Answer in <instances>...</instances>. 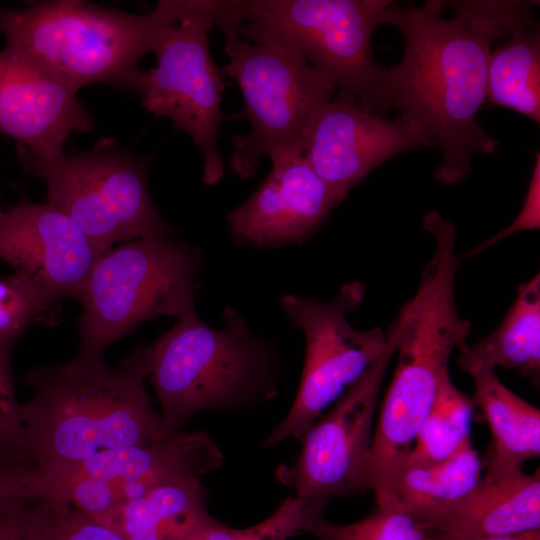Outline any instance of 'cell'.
Instances as JSON below:
<instances>
[{
  "label": "cell",
  "instance_id": "obj_8",
  "mask_svg": "<svg viewBox=\"0 0 540 540\" xmlns=\"http://www.w3.org/2000/svg\"><path fill=\"white\" fill-rule=\"evenodd\" d=\"M391 0H243L238 36L249 42H280L297 48L339 90L367 110L385 116V66L371 40Z\"/></svg>",
  "mask_w": 540,
  "mask_h": 540
},
{
  "label": "cell",
  "instance_id": "obj_25",
  "mask_svg": "<svg viewBox=\"0 0 540 540\" xmlns=\"http://www.w3.org/2000/svg\"><path fill=\"white\" fill-rule=\"evenodd\" d=\"M304 532L319 540H431L428 529L398 502L377 506L367 517L344 525L327 521L319 512L309 518Z\"/></svg>",
  "mask_w": 540,
  "mask_h": 540
},
{
  "label": "cell",
  "instance_id": "obj_32",
  "mask_svg": "<svg viewBox=\"0 0 540 540\" xmlns=\"http://www.w3.org/2000/svg\"><path fill=\"white\" fill-rule=\"evenodd\" d=\"M540 226V153L535 155V162L532 175L528 185V190L521 211L514 221L504 230L500 231L490 239L469 250L465 257L479 254L495 243L526 230L538 229Z\"/></svg>",
  "mask_w": 540,
  "mask_h": 540
},
{
  "label": "cell",
  "instance_id": "obj_34",
  "mask_svg": "<svg viewBox=\"0 0 540 540\" xmlns=\"http://www.w3.org/2000/svg\"><path fill=\"white\" fill-rule=\"evenodd\" d=\"M2 212L1 208H0V213Z\"/></svg>",
  "mask_w": 540,
  "mask_h": 540
},
{
  "label": "cell",
  "instance_id": "obj_1",
  "mask_svg": "<svg viewBox=\"0 0 540 540\" xmlns=\"http://www.w3.org/2000/svg\"><path fill=\"white\" fill-rule=\"evenodd\" d=\"M455 14L442 17V1L421 7L394 2L380 24L395 26L404 40L401 60L384 68L383 100L389 112L415 122L442 161L435 179L463 181L477 153L489 154L498 143L477 121L486 101L487 70L493 42L537 22L538 1H452Z\"/></svg>",
  "mask_w": 540,
  "mask_h": 540
},
{
  "label": "cell",
  "instance_id": "obj_15",
  "mask_svg": "<svg viewBox=\"0 0 540 540\" xmlns=\"http://www.w3.org/2000/svg\"><path fill=\"white\" fill-rule=\"evenodd\" d=\"M270 159L272 167L264 182L227 215L230 237L238 245L265 249L302 244L342 202L303 153Z\"/></svg>",
  "mask_w": 540,
  "mask_h": 540
},
{
  "label": "cell",
  "instance_id": "obj_16",
  "mask_svg": "<svg viewBox=\"0 0 540 540\" xmlns=\"http://www.w3.org/2000/svg\"><path fill=\"white\" fill-rule=\"evenodd\" d=\"M94 117L73 92L5 46L0 51V134L16 151L52 156L73 132H91Z\"/></svg>",
  "mask_w": 540,
  "mask_h": 540
},
{
  "label": "cell",
  "instance_id": "obj_4",
  "mask_svg": "<svg viewBox=\"0 0 540 540\" xmlns=\"http://www.w3.org/2000/svg\"><path fill=\"white\" fill-rule=\"evenodd\" d=\"M203 0H161L134 14L83 0H50L25 9L0 8L6 47L77 93L108 84L140 94L146 71L170 29L201 8Z\"/></svg>",
  "mask_w": 540,
  "mask_h": 540
},
{
  "label": "cell",
  "instance_id": "obj_26",
  "mask_svg": "<svg viewBox=\"0 0 540 540\" xmlns=\"http://www.w3.org/2000/svg\"><path fill=\"white\" fill-rule=\"evenodd\" d=\"M59 302L21 274L0 279V344L14 346L32 323L52 325Z\"/></svg>",
  "mask_w": 540,
  "mask_h": 540
},
{
  "label": "cell",
  "instance_id": "obj_33",
  "mask_svg": "<svg viewBox=\"0 0 540 540\" xmlns=\"http://www.w3.org/2000/svg\"><path fill=\"white\" fill-rule=\"evenodd\" d=\"M431 540H540V528L504 535L459 536L428 529Z\"/></svg>",
  "mask_w": 540,
  "mask_h": 540
},
{
  "label": "cell",
  "instance_id": "obj_11",
  "mask_svg": "<svg viewBox=\"0 0 540 540\" xmlns=\"http://www.w3.org/2000/svg\"><path fill=\"white\" fill-rule=\"evenodd\" d=\"M364 295V285L352 281L329 302L296 294L280 297L290 324L304 333L306 354L294 403L267 438V445L292 437L301 440L325 409L338 401L393 343L390 326L361 331L349 324L347 314L359 307Z\"/></svg>",
  "mask_w": 540,
  "mask_h": 540
},
{
  "label": "cell",
  "instance_id": "obj_13",
  "mask_svg": "<svg viewBox=\"0 0 540 540\" xmlns=\"http://www.w3.org/2000/svg\"><path fill=\"white\" fill-rule=\"evenodd\" d=\"M431 147L412 120H388L339 90L314 120L303 155L333 193L343 201L371 171L407 150Z\"/></svg>",
  "mask_w": 540,
  "mask_h": 540
},
{
  "label": "cell",
  "instance_id": "obj_9",
  "mask_svg": "<svg viewBox=\"0 0 540 540\" xmlns=\"http://www.w3.org/2000/svg\"><path fill=\"white\" fill-rule=\"evenodd\" d=\"M224 51L228 61L221 71L240 88L250 123L248 133L233 137L229 164L236 175L249 178L264 156L303 153L314 120L337 87L285 43L235 36L226 39Z\"/></svg>",
  "mask_w": 540,
  "mask_h": 540
},
{
  "label": "cell",
  "instance_id": "obj_30",
  "mask_svg": "<svg viewBox=\"0 0 540 540\" xmlns=\"http://www.w3.org/2000/svg\"><path fill=\"white\" fill-rule=\"evenodd\" d=\"M55 495L49 481L32 463L0 459V508L20 498Z\"/></svg>",
  "mask_w": 540,
  "mask_h": 540
},
{
  "label": "cell",
  "instance_id": "obj_2",
  "mask_svg": "<svg viewBox=\"0 0 540 540\" xmlns=\"http://www.w3.org/2000/svg\"><path fill=\"white\" fill-rule=\"evenodd\" d=\"M151 346L109 367L104 359L34 367L24 377L33 397L22 404L29 461L42 473L77 465L110 449L160 441L171 431L144 381Z\"/></svg>",
  "mask_w": 540,
  "mask_h": 540
},
{
  "label": "cell",
  "instance_id": "obj_19",
  "mask_svg": "<svg viewBox=\"0 0 540 540\" xmlns=\"http://www.w3.org/2000/svg\"><path fill=\"white\" fill-rule=\"evenodd\" d=\"M199 476L171 479L118 505L102 522L126 540H192L213 517Z\"/></svg>",
  "mask_w": 540,
  "mask_h": 540
},
{
  "label": "cell",
  "instance_id": "obj_28",
  "mask_svg": "<svg viewBox=\"0 0 540 540\" xmlns=\"http://www.w3.org/2000/svg\"><path fill=\"white\" fill-rule=\"evenodd\" d=\"M35 540H126L59 495L45 498Z\"/></svg>",
  "mask_w": 540,
  "mask_h": 540
},
{
  "label": "cell",
  "instance_id": "obj_18",
  "mask_svg": "<svg viewBox=\"0 0 540 540\" xmlns=\"http://www.w3.org/2000/svg\"><path fill=\"white\" fill-rule=\"evenodd\" d=\"M427 529L459 536L504 535L540 528L539 470L485 473Z\"/></svg>",
  "mask_w": 540,
  "mask_h": 540
},
{
  "label": "cell",
  "instance_id": "obj_27",
  "mask_svg": "<svg viewBox=\"0 0 540 540\" xmlns=\"http://www.w3.org/2000/svg\"><path fill=\"white\" fill-rule=\"evenodd\" d=\"M326 505L323 501L290 496L272 515L254 526L236 529L213 518L192 540H287L305 533L309 518L323 512Z\"/></svg>",
  "mask_w": 540,
  "mask_h": 540
},
{
  "label": "cell",
  "instance_id": "obj_20",
  "mask_svg": "<svg viewBox=\"0 0 540 540\" xmlns=\"http://www.w3.org/2000/svg\"><path fill=\"white\" fill-rule=\"evenodd\" d=\"M458 350L459 368L469 375L496 367L513 369L535 385L540 378V276L518 285L517 296L498 327Z\"/></svg>",
  "mask_w": 540,
  "mask_h": 540
},
{
  "label": "cell",
  "instance_id": "obj_21",
  "mask_svg": "<svg viewBox=\"0 0 540 540\" xmlns=\"http://www.w3.org/2000/svg\"><path fill=\"white\" fill-rule=\"evenodd\" d=\"M475 402L482 409L492 441L482 459L487 473L521 469L540 454V411L506 387L494 370L470 374Z\"/></svg>",
  "mask_w": 540,
  "mask_h": 540
},
{
  "label": "cell",
  "instance_id": "obj_5",
  "mask_svg": "<svg viewBox=\"0 0 540 540\" xmlns=\"http://www.w3.org/2000/svg\"><path fill=\"white\" fill-rule=\"evenodd\" d=\"M201 263L196 247L174 239L139 238L101 254L78 299L74 359H103L110 345L139 325L195 308Z\"/></svg>",
  "mask_w": 540,
  "mask_h": 540
},
{
  "label": "cell",
  "instance_id": "obj_6",
  "mask_svg": "<svg viewBox=\"0 0 540 540\" xmlns=\"http://www.w3.org/2000/svg\"><path fill=\"white\" fill-rule=\"evenodd\" d=\"M223 319V329L212 328L190 309L151 346L149 376L160 415L171 431H183L202 409L247 399L269 377L267 343L250 331L235 309L226 308Z\"/></svg>",
  "mask_w": 540,
  "mask_h": 540
},
{
  "label": "cell",
  "instance_id": "obj_10",
  "mask_svg": "<svg viewBox=\"0 0 540 540\" xmlns=\"http://www.w3.org/2000/svg\"><path fill=\"white\" fill-rule=\"evenodd\" d=\"M241 24L236 1L204 0L202 7L170 29L154 53L155 67L146 71L140 96L145 110L170 119L202 152L203 182L216 184L224 175L218 136L224 75L212 56L208 31L218 27L226 38Z\"/></svg>",
  "mask_w": 540,
  "mask_h": 540
},
{
  "label": "cell",
  "instance_id": "obj_7",
  "mask_svg": "<svg viewBox=\"0 0 540 540\" xmlns=\"http://www.w3.org/2000/svg\"><path fill=\"white\" fill-rule=\"evenodd\" d=\"M17 156L28 175L45 182L47 203L81 228L99 256L120 241L174 238L175 229L152 200L149 157L134 155L108 137L88 151Z\"/></svg>",
  "mask_w": 540,
  "mask_h": 540
},
{
  "label": "cell",
  "instance_id": "obj_14",
  "mask_svg": "<svg viewBox=\"0 0 540 540\" xmlns=\"http://www.w3.org/2000/svg\"><path fill=\"white\" fill-rule=\"evenodd\" d=\"M98 257L81 228L49 203L23 198L0 213V258L57 302L79 299Z\"/></svg>",
  "mask_w": 540,
  "mask_h": 540
},
{
  "label": "cell",
  "instance_id": "obj_22",
  "mask_svg": "<svg viewBox=\"0 0 540 540\" xmlns=\"http://www.w3.org/2000/svg\"><path fill=\"white\" fill-rule=\"evenodd\" d=\"M482 470V459L469 439L442 460H405L394 481V496L426 528L477 485Z\"/></svg>",
  "mask_w": 540,
  "mask_h": 540
},
{
  "label": "cell",
  "instance_id": "obj_12",
  "mask_svg": "<svg viewBox=\"0 0 540 540\" xmlns=\"http://www.w3.org/2000/svg\"><path fill=\"white\" fill-rule=\"evenodd\" d=\"M393 343L330 410L305 433L296 461L281 465L277 479L295 496L328 503L369 488L373 422L382 380L395 354Z\"/></svg>",
  "mask_w": 540,
  "mask_h": 540
},
{
  "label": "cell",
  "instance_id": "obj_29",
  "mask_svg": "<svg viewBox=\"0 0 540 540\" xmlns=\"http://www.w3.org/2000/svg\"><path fill=\"white\" fill-rule=\"evenodd\" d=\"M13 348L12 345L0 344V459L30 462L22 404L18 402L15 394Z\"/></svg>",
  "mask_w": 540,
  "mask_h": 540
},
{
  "label": "cell",
  "instance_id": "obj_23",
  "mask_svg": "<svg viewBox=\"0 0 540 540\" xmlns=\"http://www.w3.org/2000/svg\"><path fill=\"white\" fill-rule=\"evenodd\" d=\"M486 100L540 123V30H519L492 50Z\"/></svg>",
  "mask_w": 540,
  "mask_h": 540
},
{
  "label": "cell",
  "instance_id": "obj_17",
  "mask_svg": "<svg viewBox=\"0 0 540 540\" xmlns=\"http://www.w3.org/2000/svg\"><path fill=\"white\" fill-rule=\"evenodd\" d=\"M222 463V452L208 433L177 431L153 443L105 450L77 465L43 475L53 488L78 478L107 480L118 506L171 479L200 476Z\"/></svg>",
  "mask_w": 540,
  "mask_h": 540
},
{
  "label": "cell",
  "instance_id": "obj_3",
  "mask_svg": "<svg viewBox=\"0 0 540 540\" xmlns=\"http://www.w3.org/2000/svg\"><path fill=\"white\" fill-rule=\"evenodd\" d=\"M434 253L422 270L415 295L392 321L398 354L372 437L369 488L377 506L396 503L394 481L431 410L452 352L466 343L472 325L455 299L460 266L457 230L437 211L423 217Z\"/></svg>",
  "mask_w": 540,
  "mask_h": 540
},
{
  "label": "cell",
  "instance_id": "obj_31",
  "mask_svg": "<svg viewBox=\"0 0 540 540\" xmlns=\"http://www.w3.org/2000/svg\"><path fill=\"white\" fill-rule=\"evenodd\" d=\"M45 498H20L1 507L0 540H35Z\"/></svg>",
  "mask_w": 540,
  "mask_h": 540
},
{
  "label": "cell",
  "instance_id": "obj_24",
  "mask_svg": "<svg viewBox=\"0 0 540 540\" xmlns=\"http://www.w3.org/2000/svg\"><path fill=\"white\" fill-rule=\"evenodd\" d=\"M474 407L475 400L453 384L450 374L446 375L405 460L438 461L455 453L470 439Z\"/></svg>",
  "mask_w": 540,
  "mask_h": 540
}]
</instances>
